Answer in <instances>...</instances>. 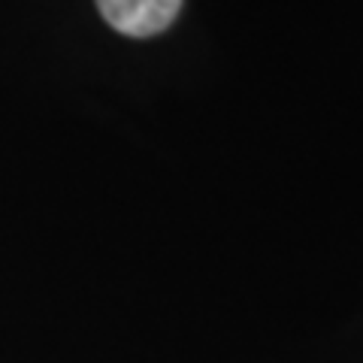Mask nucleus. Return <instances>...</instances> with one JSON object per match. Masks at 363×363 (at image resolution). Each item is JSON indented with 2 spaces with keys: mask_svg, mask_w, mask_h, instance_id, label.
Returning a JSON list of instances; mask_svg holds the SVG:
<instances>
[{
  "mask_svg": "<svg viewBox=\"0 0 363 363\" xmlns=\"http://www.w3.org/2000/svg\"><path fill=\"white\" fill-rule=\"evenodd\" d=\"M100 16L124 37H155L176 21L182 0H97Z\"/></svg>",
  "mask_w": 363,
  "mask_h": 363,
  "instance_id": "nucleus-1",
  "label": "nucleus"
}]
</instances>
